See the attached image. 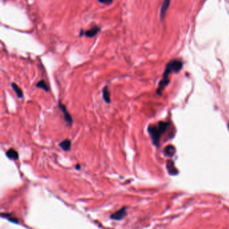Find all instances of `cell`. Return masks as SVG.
Wrapping results in <instances>:
<instances>
[{"label":"cell","instance_id":"9c48e42d","mask_svg":"<svg viewBox=\"0 0 229 229\" xmlns=\"http://www.w3.org/2000/svg\"><path fill=\"white\" fill-rule=\"evenodd\" d=\"M59 147L65 151H69L71 147V141L69 139H65L59 143Z\"/></svg>","mask_w":229,"mask_h":229},{"label":"cell","instance_id":"2e32d148","mask_svg":"<svg viewBox=\"0 0 229 229\" xmlns=\"http://www.w3.org/2000/svg\"><path fill=\"white\" fill-rule=\"evenodd\" d=\"M228 128H229V124H228Z\"/></svg>","mask_w":229,"mask_h":229},{"label":"cell","instance_id":"8992f818","mask_svg":"<svg viewBox=\"0 0 229 229\" xmlns=\"http://www.w3.org/2000/svg\"><path fill=\"white\" fill-rule=\"evenodd\" d=\"M171 0H163V4L161 6V11H160V18L161 19H163L165 18L166 13L169 8Z\"/></svg>","mask_w":229,"mask_h":229},{"label":"cell","instance_id":"9a60e30c","mask_svg":"<svg viewBox=\"0 0 229 229\" xmlns=\"http://www.w3.org/2000/svg\"><path fill=\"white\" fill-rule=\"evenodd\" d=\"M75 169L76 170H79L81 169V165L79 164H77L75 166Z\"/></svg>","mask_w":229,"mask_h":229},{"label":"cell","instance_id":"30bf717a","mask_svg":"<svg viewBox=\"0 0 229 229\" xmlns=\"http://www.w3.org/2000/svg\"><path fill=\"white\" fill-rule=\"evenodd\" d=\"M1 216L2 218H5L7 220H8L9 221H10L11 223H15V224H18L19 223V220L17 218H15L12 216L11 214H7V213H1Z\"/></svg>","mask_w":229,"mask_h":229},{"label":"cell","instance_id":"4fadbf2b","mask_svg":"<svg viewBox=\"0 0 229 229\" xmlns=\"http://www.w3.org/2000/svg\"><path fill=\"white\" fill-rule=\"evenodd\" d=\"M176 151V149L173 146H168L167 147H166L165 150V153L166 155L172 156L174 155V153Z\"/></svg>","mask_w":229,"mask_h":229},{"label":"cell","instance_id":"3957f363","mask_svg":"<svg viewBox=\"0 0 229 229\" xmlns=\"http://www.w3.org/2000/svg\"><path fill=\"white\" fill-rule=\"evenodd\" d=\"M127 216V208L122 207V208L120 209L118 211H116L114 213L112 214L110 216V218L113 220H122V219L125 218Z\"/></svg>","mask_w":229,"mask_h":229},{"label":"cell","instance_id":"7a4b0ae2","mask_svg":"<svg viewBox=\"0 0 229 229\" xmlns=\"http://www.w3.org/2000/svg\"><path fill=\"white\" fill-rule=\"evenodd\" d=\"M169 123L164 122H159L157 126L149 125L148 127V132L151 135L152 141L155 146H158L159 144V140L163 132L167 130Z\"/></svg>","mask_w":229,"mask_h":229},{"label":"cell","instance_id":"277c9868","mask_svg":"<svg viewBox=\"0 0 229 229\" xmlns=\"http://www.w3.org/2000/svg\"><path fill=\"white\" fill-rule=\"evenodd\" d=\"M59 107L60 109V110L62 111L63 113L64 119L65 122H67V124L69 126V127H71L72 124H73V118H72L71 114H70L68 112V110H67L66 106H65L64 104H63L60 102H59Z\"/></svg>","mask_w":229,"mask_h":229},{"label":"cell","instance_id":"6da1fadb","mask_svg":"<svg viewBox=\"0 0 229 229\" xmlns=\"http://www.w3.org/2000/svg\"><path fill=\"white\" fill-rule=\"evenodd\" d=\"M182 67H183V62H182L181 60L179 59L172 60L171 61H170L169 63L166 65L164 73H163V79H161V81H160L159 87L157 90H156V93H157V94L160 95L161 93H162L163 89L169 83V75L174 73V72H175V73L179 72L181 69Z\"/></svg>","mask_w":229,"mask_h":229},{"label":"cell","instance_id":"8fae6325","mask_svg":"<svg viewBox=\"0 0 229 229\" xmlns=\"http://www.w3.org/2000/svg\"><path fill=\"white\" fill-rule=\"evenodd\" d=\"M11 86L14 90V91L15 92V93H16V95H17L18 97L22 98L23 96H24L23 92H22V90H21L19 87H18V85H17V84H16L15 83H11Z\"/></svg>","mask_w":229,"mask_h":229},{"label":"cell","instance_id":"5b68a950","mask_svg":"<svg viewBox=\"0 0 229 229\" xmlns=\"http://www.w3.org/2000/svg\"><path fill=\"white\" fill-rule=\"evenodd\" d=\"M100 30H101V28L100 26H95L92 27V28L85 31L84 34H85L86 37H87V38H93V37H95L99 33Z\"/></svg>","mask_w":229,"mask_h":229},{"label":"cell","instance_id":"7c38bea8","mask_svg":"<svg viewBox=\"0 0 229 229\" xmlns=\"http://www.w3.org/2000/svg\"><path fill=\"white\" fill-rule=\"evenodd\" d=\"M36 87L41 89V90H43L46 92H49V88L48 87L47 84L46 83L45 81H44V80H41L40 81H38V82L36 83Z\"/></svg>","mask_w":229,"mask_h":229},{"label":"cell","instance_id":"5bb4252c","mask_svg":"<svg viewBox=\"0 0 229 229\" xmlns=\"http://www.w3.org/2000/svg\"><path fill=\"white\" fill-rule=\"evenodd\" d=\"M100 3L104 5H110V4L113 2V0H97Z\"/></svg>","mask_w":229,"mask_h":229},{"label":"cell","instance_id":"52a82bcc","mask_svg":"<svg viewBox=\"0 0 229 229\" xmlns=\"http://www.w3.org/2000/svg\"><path fill=\"white\" fill-rule=\"evenodd\" d=\"M6 156L10 159L16 161L19 159V155H18V151H16L15 149H10L6 152Z\"/></svg>","mask_w":229,"mask_h":229},{"label":"cell","instance_id":"ba28073f","mask_svg":"<svg viewBox=\"0 0 229 229\" xmlns=\"http://www.w3.org/2000/svg\"><path fill=\"white\" fill-rule=\"evenodd\" d=\"M102 97L103 99L105 101V102L107 104H110L111 102V98H110V93L108 90V87L107 86H105L102 90Z\"/></svg>","mask_w":229,"mask_h":229}]
</instances>
